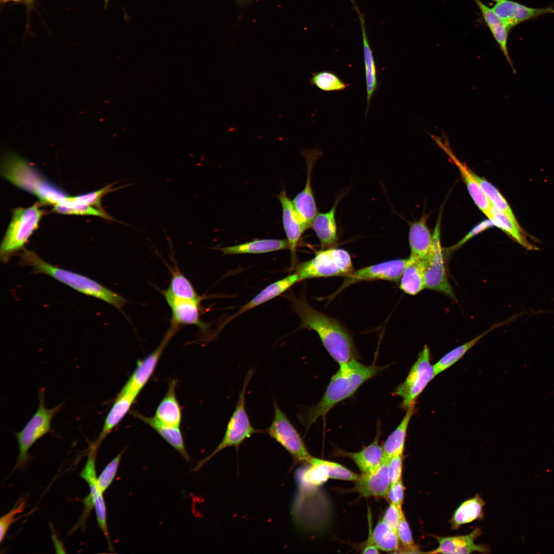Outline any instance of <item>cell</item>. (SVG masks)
Returning a JSON list of instances; mask_svg holds the SVG:
<instances>
[{
  "mask_svg": "<svg viewBox=\"0 0 554 554\" xmlns=\"http://www.w3.org/2000/svg\"><path fill=\"white\" fill-rule=\"evenodd\" d=\"M292 307L300 317V328L315 331L331 357L342 365L357 360V352L348 330L336 319L312 308L305 296H291Z\"/></svg>",
  "mask_w": 554,
  "mask_h": 554,
  "instance_id": "cell-1",
  "label": "cell"
},
{
  "mask_svg": "<svg viewBox=\"0 0 554 554\" xmlns=\"http://www.w3.org/2000/svg\"><path fill=\"white\" fill-rule=\"evenodd\" d=\"M385 368V366L364 365L357 360L340 365L320 401L298 414L299 420L308 429L320 417L325 416L337 404L352 396L364 382Z\"/></svg>",
  "mask_w": 554,
  "mask_h": 554,
  "instance_id": "cell-2",
  "label": "cell"
},
{
  "mask_svg": "<svg viewBox=\"0 0 554 554\" xmlns=\"http://www.w3.org/2000/svg\"><path fill=\"white\" fill-rule=\"evenodd\" d=\"M20 258V264L32 268L34 274L48 275L78 292L101 300L118 309L127 303L124 296L95 280L53 265L33 251L24 249Z\"/></svg>",
  "mask_w": 554,
  "mask_h": 554,
  "instance_id": "cell-3",
  "label": "cell"
},
{
  "mask_svg": "<svg viewBox=\"0 0 554 554\" xmlns=\"http://www.w3.org/2000/svg\"><path fill=\"white\" fill-rule=\"evenodd\" d=\"M1 174L8 181L37 197L42 204H66L69 196L56 185L47 180L28 161L12 153L2 161Z\"/></svg>",
  "mask_w": 554,
  "mask_h": 554,
  "instance_id": "cell-4",
  "label": "cell"
},
{
  "mask_svg": "<svg viewBox=\"0 0 554 554\" xmlns=\"http://www.w3.org/2000/svg\"><path fill=\"white\" fill-rule=\"evenodd\" d=\"M41 204L37 202L27 208L18 207L12 210L11 220L0 246V260L3 263H8L12 256L25 249L45 214Z\"/></svg>",
  "mask_w": 554,
  "mask_h": 554,
  "instance_id": "cell-5",
  "label": "cell"
},
{
  "mask_svg": "<svg viewBox=\"0 0 554 554\" xmlns=\"http://www.w3.org/2000/svg\"><path fill=\"white\" fill-rule=\"evenodd\" d=\"M254 371V368H250L246 374L235 408L227 423L222 440L208 456L199 462L193 469V471L199 470L206 462L224 449L228 447L238 449L242 443L253 434L264 432V430L256 429L252 425L245 407L247 389Z\"/></svg>",
  "mask_w": 554,
  "mask_h": 554,
  "instance_id": "cell-6",
  "label": "cell"
},
{
  "mask_svg": "<svg viewBox=\"0 0 554 554\" xmlns=\"http://www.w3.org/2000/svg\"><path fill=\"white\" fill-rule=\"evenodd\" d=\"M299 281L318 278L346 276L353 271L350 254L341 248L330 247L316 252L314 256L296 265Z\"/></svg>",
  "mask_w": 554,
  "mask_h": 554,
  "instance_id": "cell-7",
  "label": "cell"
},
{
  "mask_svg": "<svg viewBox=\"0 0 554 554\" xmlns=\"http://www.w3.org/2000/svg\"><path fill=\"white\" fill-rule=\"evenodd\" d=\"M38 397L39 405L36 411L16 434L19 454L15 469L25 468L29 460V450L38 439L51 431L52 420L63 407L62 402L54 408H47L44 405V389L39 390Z\"/></svg>",
  "mask_w": 554,
  "mask_h": 554,
  "instance_id": "cell-8",
  "label": "cell"
},
{
  "mask_svg": "<svg viewBox=\"0 0 554 554\" xmlns=\"http://www.w3.org/2000/svg\"><path fill=\"white\" fill-rule=\"evenodd\" d=\"M273 407V420L264 432L288 452L294 464H308L313 457L307 450L301 434L274 399Z\"/></svg>",
  "mask_w": 554,
  "mask_h": 554,
  "instance_id": "cell-9",
  "label": "cell"
},
{
  "mask_svg": "<svg viewBox=\"0 0 554 554\" xmlns=\"http://www.w3.org/2000/svg\"><path fill=\"white\" fill-rule=\"evenodd\" d=\"M435 377L433 365L430 363L429 349L425 345L418 354L406 379L394 392L402 399V408L407 409L414 404L417 398Z\"/></svg>",
  "mask_w": 554,
  "mask_h": 554,
  "instance_id": "cell-10",
  "label": "cell"
},
{
  "mask_svg": "<svg viewBox=\"0 0 554 554\" xmlns=\"http://www.w3.org/2000/svg\"><path fill=\"white\" fill-rule=\"evenodd\" d=\"M433 244L426 259L424 280L425 288L437 291L454 299L455 294L446 272L440 239V223L438 222L433 234Z\"/></svg>",
  "mask_w": 554,
  "mask_h": 554,
  "instance_id": "cell-11",
  "label": "cell"
},
{
  "mask_svg": "<svg viewBox=\"0 0 554 554\" xmlns=\"http://www.w3.org/2000/svg\"><path fill=\"white\" fill-rule=\"evenodd\" d=\"M409 261V258L392 260L354 270L345 277L342 285L335 294L350 285L362 281L380 280L395 283L400 282Z\"/></svg>",
  "mask_w": 554,
  "mask_h": 554,
  "instance_id": "cell-12",
  "label": "cell"
},
{
  "mask_svg": "<svg viewBox=\"0 0 554 554\" xmlns=\"http://www.w3.org/2000/svg\"><path fill=\"white\" fill-rule=\"evenodd\" d=\"M301 154L306 163V180L303 189L294 197L292 202L300 219L308 229L311 227L312 222L318 214L311 187L312 171L314 164L323 153L318 148H313L303 149Z\"/></svg>",
  "mask_w": 554,
  "mask_h": 554,
  "instance_id": "cell-13",
  "label": "cell"
},
{
  "mask_svg": "<svg viewBox=\"0 0 554 554\" xmlns=\"http://www.w3.org/2000/svg\"><path fill=\"white\" fill-rule=\"evenodd\" d=\"M96 449L97 448L93 445H91L87 461L80 476L86 482L89 487V496L95 510L97 524L106 538L108 545L111 549L112 546L110 542L107 526L106 507L103 493L99 487L96 474Z\"/></svg>",
  "mask_w": 554,
  "mask_h": 554,
  "instance_id": "cell-14",
  "label": "cell"
},
{
  "mask_svg": "<svg viewBox=\"0 0 554 554\" xmlns=\"http://www.w3.org/2000/svg\"><path fill=\"white\" fill-rule=\"evenodd\" d=\"M282 208V223L290 253V268L296 266V249L303 232L307 229L283 189L277 196Z\"/></svg>",
  "mask_w": 554,
  "mask_h": 554,
  "instance_id": "cell-15",
  "label": "cell"
},
{
  "mask_svg": "<svg viewBox=\"0 0 554 554\" xmlns=\"http://www.w3.org/2000/svg\"><path fill=\"white\" fill-rule=\"evenodd\" d=\"M176 330L170 326L159 346L137 362L136 369L121 390L137 396L151 377L163 350Z\"/></svg>",
  "mask_w": 554,
  "mask_h": 554,
  "instance_id": "cell-16",
  "label": "cell"
},
{
  "mask_svg": "<svg viewBox=\"0 0 554 554\" xmlns=\"http://www.w3.org/2000/svg\"><path fill=\"white\" fill-rule=\"evenodd\" d=\"M431 137L436 144L449 156L451 161L458 168L462 177L466 185L468 192L478 208L489 219L491 204L487 197L481 187L473 177L472 171L459 160L451 150L445 136L442 137L434 135Z\"/></svg>",
  "mask_w": 554,
  "mask_h": 554,
  "instance_id": "cell-17",
  "label": "cell"
},
{
  "mask_svg": "<svg viewBox=\"0 0 554 554\" xmlns=\"http://www.w3.org/2000/svg\"><path fill=\"white\" fill-rule=\"evenodd\" d=\"M492 10L502 19L509 31L519 24L541 15L554 14L552 7L533 8L510 0H500Z\"/></svg>",
  "mask_w": 554,
  "mask_h": 554,
  "instance_id": "cell-18",
  "label": "cell"
},
{
  "mask_svg": "<svg viewBox=\"0 0 554 554\" xmlns=\"http://www.w3.org/2000/svg\"><path fill=\"white\" fill-rule=\"evenodd\" d=\"M482 533V530L477 527L468 535L454 537L432 536L439 543L434 550L427 552L430 553L465 554L477 552L487 553L490 552L489 546L477 545L475 540Z\"/></svg>",
  "mask_w": 554,
  "mask_h": 554,
  "instance_id": "cell-19",
  "label": "cell"
},
{
  "mask_svg": "<svg viewBox=\"0 0 554 554\" xmlns=\"http://www.w3.org/2000/svg\"><path fill=\"white\" fill-rule=\"evenodd\" d=\"M355 483L352 491L362 497H386L390 486L387 458L385 457L382 464L373 472L360 474Z\"/></svg>",
  "mask_w": 554,
  "mask_h": 554,
  "instance_id": "cell-20",
  "label": "cell"
},
{
  "mask_svg": "<svg viewBox=\"0 0 554 554\" xmlns=\"http://www.w3.org/2000/svg\"><path fill=\"white\" fill-rule=\"evenodd\" d=\"M350 1L353 6L354 10L358 14L362 31L363 58L366 84V116L369 109L370 104L372 96L379 87L377 69L373 51L371 48L367 37L365 14L361 11L354 0Z\"/></svg>",
  "mask_w": 554,
  "mask_h": 554,
  "instance_id": "cell-21",
  "label": "cell"
},
{
  "mask_svg": "<svg viewBox=\"0 0 554 554\" xmlns=\"http://www.w3.org/2000/svg\"><path fill=\"white\" fill-rule=\"evenodd\" d=\"M163 294L171 309V326L178 329L181 325H193L206 329V325L200 319L201 301L176 298L164 291Z\"/></svg>",
  "mask_w": 554,
  "mask_h": 554,
  "instance_id": "cell-22",
  "label": "cell"
},
{
  "mask_svg": "<svg viewBox=\"0 0 554 554\" xmlns=\"http://www.w3.org/2000/svg\"><path fill=\"white\" fill-rule=\"evenodd\" d=\"M379 436L378 430L374 441L359 451L351 452L338 449L336 452L339 456L351 459L358 466L361 474L370 473L380 467L385 459L382 446L379 444Z\"/></svg>",
  "mask_w": 554,
  "mask_h": 554,
  "instance_id": "cell-23",
  "label": "cell"
},
{
  "mask_svg": "<svg viewBox=\"0 0 554 554\" xmlns=\"http://www.w3.org/2000/svg\"><path fill=\"white\" fill-rule=\"evenodd\" d=\"M473 1L480 10L485 23L490 30L500 50L509 65L513 73L516 74V69L510 58L507 48L509 30L502 19L494 12L492 8L487 6L481 0Z\"/></svg>",
  "mask_w": 554,
  "mask_h": 554,
  "instance_id": "cell-24",
  "label": "cell"
},
{
  "mask_svg": "<svg viewBox=\"0 0 554 554\" xmlns=\"http://www.w3.org/2000/svg\"><path fill=\"white\" fill-rule=\"evenodd\" d=\"M299 281L298 274L294 272L293 274L270 284L249 302L242 306L234 315L226 320L223 324V326H225L233 319L244 312L279 296Z\"/></svg>",
  "mask_w": 554,
  "mask_h": 554,
  "instance_id": "cell-25",
  "label": "cell"
},
{
  "mask_svg": "<svg viewBox=\"0 0 554 554\" xmlns=\"http://www.w3.org/2000/svg\"><path fill=\"white\" fill-rule=\"evenodd\" d=\"M136 397L131 393L122 390L120 391L105 418L97 440L93 444L95 448L98 447L103 441L124 418Z\"/></svg>",
  "mask_w": 554,
  "mask_h": 554,
  "instance_id": "cell-26",
  "label": "cell"
},
{
  "mask_svg": "<svg viewBox=\"0 0 554 554\" xmlns=\"http://www.w3.org/2000/svg\"><path fill=\"white\" fill-rule=\"evenodd\" d=\"M426 216L411 223L409 231L410 258L426 259L432 250L433 238L426 224Z\"/></svg>",
  "mask_w": 554,
  "mask_h": 554,
  "instance_id": "cell-27",
  "label": "cell"
},
{
  "mask_svg": "<svg viewBox=\"0 0 554 554\" xmlns=\"http://www.w3.org/2000/svg\"><path fill=\"white\" fill-rule=\"evenodd\" d=\"M340 199V196L337 198L329 211L318 213L312 222L311 228L319 240L322 249L332 247L337 242V227L335 214Z\"/></svg>",
  "mask_w": 554,
  "mask_h": 554,
  "instance_id": "cell-28",
  "label": "cell"
},
{
  "mask_svg": "<svg viewBox=\"0 0 554 554\" xmlns=\"http://www.w3.org/2000/svg\"><path fill=\"white\" fill-rule=\"evenodd\" d=\"M131 414L152 428L186 461L189 460L180 427L167 425L158 420L155 417L143 416L137 411H132Z\"/></svg>",
  "mask_w": 554,
  "mask_h": 554,
  "instance_id": "cell-29",
  "label": "cell"
},
{
  "mask_svg": "<svg viewBox=\"0 0 554 554\" xmlns=\"http://www.w3.org/2000/svg\"><path fill=\"white\" fill-rule=\"evenodd\" d=\"M177 381L169 382L167 392L158 405L155 417L167 425L180 427L182 420V410L175 395Z\"/></svg>",
  "mask_w": 554,
  "mask_h": 554,
  "instance_id": "cell-30",
  "label": "cell"
},
{
  "mask_svg": "<svg viewBox=\"0 0 554 554\" xmlns=\"http://www.w3.org/2000/svg\"><path fill=\"white\" fill-rule=\"evenodd\" d=\"M286 249H288V244L285 239L255 240L237 245L218 248L224 255L264 253Z\"/></svg>",
  "mask_w": 554,
  "mask_h": 554,
  "instance_id": "cell-31",
  "label": "cell"
},
{
  "mask_svg": "<svg viewBox=\"0 0 554 554\" xmlns=\"http://www.w3.org/2000/svg\"><path fill=\"white\" fill-rule=\"evenodd\" d=\"M409 260L401 278L399 287L404 292L414 295L425 288L424 275L426 260L410 257Z\"/></svg>",
  "mask_w": 554,
  "mask_h": 554,
  "instance_id": "cell-32",
  "label": "cell"
},
{
  "mask_svg": "<svg viewBox=\"0 0 554 554\" xmlns=\"http://www.w3.org/2000/svg\"><path fill=\"white\" fill-rule=\"evenodd\" d=\"M484 505L485 502L478 494L463 502L455 510L450 521L451 528L457 530L463 524L483 518Z\"/></svg>",
  "mask_w": 554,
  "mask_h": 554,
  "instance_id": "cell-33",
  "label": "cell"
},
{
  "mask_svg": "<svg viewBox=\"0 0 554 554\" xmlns=\"http://www.w3.org/2000/svg\"><path fill=\"white\" fill-rule=\"evenodd\" d=\"M414 405L415 403L412 404L406 409V413L402 420L383 445L382 448L385 458H389L394 456L403 454L407 429L414 411Z\"/></svg>",
  "mask_w": 554,
  "mask_h": 554,
  "instance_id": "cell-34",
  "label": "cell"
},
{
  "mask_svg": "<svg viewBox=\"0 0 554 554\" xmlns=\"http://www.w3.org/2000/svg\"><path fill=\"white\" fill-rule=\"evenodd\" d=\"M367 542L371 543L379 549L387 552L398 553L400 548L397 532L382 519L379 521L370 534Z\"/></svg>",
  "mask_w": 554,
  "mask_h": 554,
  "instance_id": "cell-35",
  "label": "cell"
},
{
  "mask_svg": "<svg viewBox=\"0 0 554 554\" xmlns=\"http://www.w3.org/2000/svg\"><path fill=\"white\" fill-rule=\"evenodd\" d=\"M490 220L495 226L499 227L512 237L516 242L528 250L537 249L527 240L521 227L517 226L505 214L491 204Z\"/></svg>",
  "mask_w": 554,
  "mask_h": 554,
  "instance_id": "cell-36",
  "label": "cell"
},
{
  "mask_svg": "<svg viewBox=\"0 0 554 554\" xmlns=\"http://www.w3.org/2000/svg\"><path fill=\"white\" fill-rule=\"evenodd\" d=\"M163 291L178 299L201 301L191 283L177 267L172 271L169 287Z\"/></svg>",
  "mask_w": 554,
  "mask_h": 554,
  "instance_id": "cell-37",
  "label": "cell"
},
{
  "mask_svg": "<svg viewBox=\"0 0 554 554\" xmlns=\"http://www.w3.org/2000/svg\"><path fill=\"white\" fill-rule=\"evenodd\" d=\"M498 326V325L492 326L479 335L475 337L470 341L460 345L443 356L434 365V370L436 376L438 374L449 368L457 361L461 359L464 355L475 344H476L482 338L491 331L493 328Z\"/></svg>",
  "mask_w": 554,
  "mask_h": 554,
  "instance_id": "cell-38",
  "label": "cell"
},
{
  "mask_svg": "<svg viewBox=\"0 0 554 554\" xmlns=\"http://www.w3.org/2000/svg\"><path fill=\"white\" fill-rule=\"evenodd\" d=\"M491 204L505 214L517 226L519 225L513 212L506 200L499 190L489 182L472 172Z\"/></svg>",
  "mask_w": 554,
  "mask_h": 554,
  "instance_id": "cell-39",
  "label": "cell"
},
{
  "mask_svg": "<svg viewBox=\"0 0 554 554\" xmlns=\"http://www.w3.org/2000/svg\"><path fill=\"white\" fill-rule=\"evenodd\" d=\"M311 74L309 79L311 85L324 92L342 91L348 86V84L331 71L322 70Z\"/></svg>",
  "mask_w": 554,
  "mask_h": 554,
  "instance_id": "cell-40",
  "label": "cell"
},
{
  "mask_svg": "<svg viewBox=\"0 0 554 554\" xmlns=\"http://www.w3.org/2000/svg\"><path fill=\"white\" fill-rule=\"evenodd\" d=\"M116 183V182H114L111 184H107L103 188L97 191L75 196H68L67 199V203L68 204H72L89 205L96 208L102 211H105L101 205V201L103 197L111 192L131 185L130 184H128L122 186L115 189L112 188V186Z\"/></svg>",
  "mask_w": 554,
  "mask_h": 554,
  "instance_id": "cell-41",
  "label": "cell"
},
{
  "mask_svg": "<svg viewBox=\"0 0 554 554\" xmlns=\"http://www.w3.org/2000/svg\"><path fill=\"white\" fill-rule=\"evenodd\" d=\"M54 212L62 214L70 215H93L99 216L102 218L116 221L123 224L124 223L114 219L108 215L105 211H102L93 207L82 204H57L53 206L52 209Z\"/></svg>",
  "mask_w": 554,
  "mask_h": 554,
  "instance_id": "cell-42",
  "label": "cell"
},
{
  "mask_svg": "<svg viewBox=\"0 0 554 554\" xmlns=\"http://www.w3.org/2000/svg\"><path fill=\"white\" fill-rule=\"evenodd\" d=\"M397 532L399 542L402 547L400 549L398 553L422 552L419 550L418 547L413 541L411 529L403 511L401 514Z\"/></svg>",
  "mask_w": 554,
  "mask_h": 554,
  "instance_id": "cell-43",
  "label": "cell"
},
{
  "mask_svg": "<svg viewBox=\"0 0 554 554\" xmlns=\"http://www.w3.org/2000/svg\"><path fill=\"white\" fill-rule=\"evenodd\" d=\"M320 461L326 468L329 479L355 482L360 476L339 463L323 459Z\"/></svg>",
  "mask_w": 554,
  "mask_h": 554,
  "instance_id": "cell-44",
  "label": "cell"
},
{
  "mask_svg": "<svg viewBox=\"0 0 554 554\" xmlns=\"http://www.w3.org/2000/svg\"><path fill=\"white\" fill-rule=\"evenodd\" d=\"M124 450L109 462L97 477L98 484L103 493L106 491L114 480Z\"/></svg>",
  "mask_w": 554,
  "mask_h": 554,
  "instance_id": "cell-45",
  "label": "cell"
},
{
  "mask_svg": "<svg viewBox=\"0 0 554 554\" xmlns=\"http://www.w3.org/2000/svg\"><path fill=\"white\" fill-rule=\"evenodd\" d=\"M26 505V501L24 499L18 500L13 508L6 515L0 518V542L2 543L12 524L16 520L15 516L22 512Z\"/></svg>",
  "mask_w": 554,
  "mask_h": 554,
  "instance_id": "cell-46",
  "label": "cell"
},
{
  "mask_svg": "<svg viewBox=\"0 0 554 554\" xmlns=\"http://www.w3.org/2000/svg\"><path fill=\"white\" fill-rule=\"evenodd\" d=\"M387 459L388 473L391 485L402 479L403 454L394 456Z\"/></svg>",
  "mask_w": 554,
  "mask_h": 554,
  "instance_id": "cell-47",
  "label": "cell"
},
{
  "mask_svg": "<svg viewBox=\"0 0 554 554\" xmlns=\"http://www.w3.org/2000/svg\"><path fill=\"white\" fill-rule=\"evenodd\" d=\"M403 511L402 506L390 503L382 519L397 532Z\"/></svg>",
  "mask_w": 554,
  "mask_h": 554,
  "instance_id": "cell-48",
  "label": "cell"
},
{
  "mask_svg": "<svg viewBox=\"0 0 554 554\" xmlns=\"http://www.w3.org/2000/svg\"><path fill=\"white\" fill-rule=\"evenodd\" d=\"M493 223L490 220L487 219L482 221L475 226L462 239H461L455 245L449 248V251H453L461 247L466 242L472 237L487 229L488 228L494 226Z\"/></svg>",
  "mask_w": 554,
  "mask_h": 554,
  "instance_id": "cell-49",
  "label": "cell"
},
{
  "mask_svg": "<svg viewBox=\"0 0 554 554\" xmlns=\"http://www.w3.org/2000/svg\"><path fill=\"white\" fill-rule=\"evenodd\" d=\"M404 487L402 479L391 484L386 494L390 503L402 506L404 500Z\"/></svg>",
  "mask_w": 554,
  "mask_h": 554,
  "instance_id": "cell-50",
  "label": "cell"
},
{
  "mask_svg": "<svg viewBox=\"0 0 554 554\" xmlns=\"http://www.w3.org/2000/svg\"><path fill=\"white\" fill-rule=\"evenodd\" d=\"M379 549L373 544L367 542L362 550V553H379Z\"/></svg>",
  "mask_w": 554,
  "mask_h": 554,
  "instance_id": "cell-51",
  "label": "cell"
},
{
  "mask_svg": "<svg viewBox=\"0 0 554 554\" xmlns=\"http://www.w3.org/2000/svg\"><path fill=\"white\" fill-rule=\"evenodd\" d=\"M0 2L2 4H5L8 2H11L30 4L32 2V0H0Z\"/></svg>",
  "mask_w": 554,
  "mask_h": 554,
  "instance_id": "cell-52",
  "label": "cell"
},
{
  "mask_svg": "<svg viewBox=\"0 0 554 554\" xmlns=\"http://www.w3.org/2000/svg\"><path fill=\"white\" fill-rule=\"evenodd\" d=\"M104 1H105V8H106V7L107 6V5H108V0H104Z\"/></svg>",
  "mask_w": 554,
  "mask_h": 554,
  "instance_id": "cell-53",
  "label": "cell"
},
{
  "mask_svg": "<svg viewBox=\"0 0 554 554\" xmlns=\"http://www.w3.org/2000/svg\"><path fill=\"white\" fill-rule=\"evenodd\" d=\"M492 1H495V2H497L499 1L500 0H492Z\"/></svg>",
  "mask_w": 554,
  "mask_h": 554,
  "instance_id": "cell-54",
  "label": "cell"
}]
</instances>
